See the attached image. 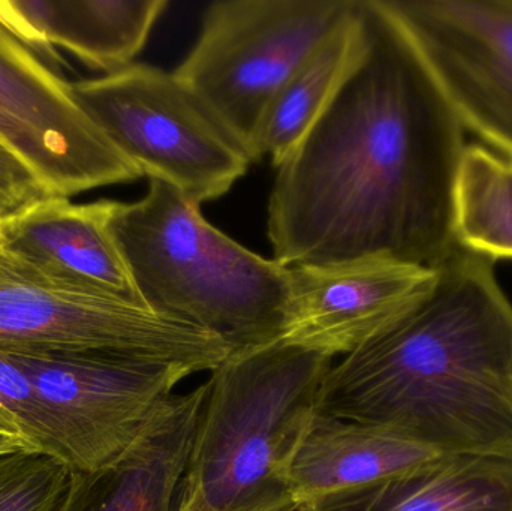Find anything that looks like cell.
Masks as SVG:
<instances>
[{"mask_svg": "<svg viewBox=\"0 0 512 511\" xmlns=\"http://www.w3.org/2000/svg\"><path fill=\"white\" fill-rule=\"evenodd\" d=\"M360 45L268 201L285 267L384 260L438 269L457 248L465 126L384 0H357Z\"/></svg>", "mask_w": 512, "mask_h": 511, "instance_id": "cell-1", "label": "cell"}, {"mask_svg": "<svg viewBox=\"0 0 512 511\" xmlns=\"http://www.w3.org/2000/svg\"><path fill=\"white\" fill-rule=\"evenodd\" d=\"M493 263L457 246L412 311L331 366L316 414L512 459V305Z\"/></svg>", "mask_w": 512, "mask_h": 511, "instance_id": "cell-2", "label": "cell"}, {"mask_svg": "<svg viewBox=\"0 0 512 511\" xmlns=\"http://www.w3.org/2000/svg\"><path fill=\"white\" fill-rule=\"evenodd\" d=\"M149 180L141 200L113 201L108 221L147 308L216 336L231 354L282 341L291 269L213 227L170 183Z\"/></svg>", "mask_w": 512, "mask_h": 511, "instance_id": "cell-3", "label": "cell"}, {"mask_svg": "<svg viewBox=\"0 0 512 511\" xmlns=\"http://www.w3.org/2000/svg\"><path fill=\"white\" fill-rule=\"evenodd\" d=\"M333 357L274 342L207 381L179 511H291V468Z\"/></svg>", "mask_w": 512, "mask_h": 511, "instance_id": "cell-4", "label": "cell"}, {"mask_svg": "<svg viewBox=\"0 0 512 511\" xmlns=\"http://www.w3.org/2000/svg\"><path fill=\"white\" fill-rule=\"evenodd\" d=\"M355 0H221L174 75L239 138L254 162L265 117L292 75Z\"/></svg>", "mask_w": 512, "mask_h": 511, "instance_id": "cell-5", "label": "cell"}, {"mask_svg": "<svg viewBox=\"0 0 512 511\" xmlns=\"http://www.w3.org/2000/svg\"><path fill=\"white\" fill-rule=\"evenodd\" d=\"M78 107L143 176L201 206L227 194L251 153L174 72L132 63L71 83Z\"/></svg>", "mask_w": 512, "mask_h": 511, "instance_id": "cell-6", "label": "cell"}, {"mask_svg": "<svg viewBox=\"0 0 512 511\" xmlns=\"http://www.w3.org/2000/svg\"><path fill=\"white\" fill-rule=\"evenodd\" d=\"M0 347L38 351H108L215 371L227 344L143 306L53 284L0 251Z\"/></svg>", "mask_w": 512, "mask_h": 511, "instance_id": "cell-7", "label": "cell"}, {"mask_svg": "<svg viewBox=\"0 0 512 511\" xmlns=\"http://www.w3.org/2000/svg\"><path fill=\"white\" fill-rule=\"evenodd\" d=\"M0 350L29 375L65 426L72 471L117 461L192 375L182 366L108 351Z\"/></svg>", "mask_w": 512, "mask_h": 511, "instance_id": "cell-8", "label": "cell"}, {"mask_svg": "<svg viewBox=\"0 0 512 511\" xmlns=\"http://www.w3.org/2000/svg\"><path fill=\"white\" fill-rule=\"evenodd\" d=\"M0 144L51 197L69 198L143 177L78 107L71 83L2 26Z\"/></svg>", "mask_w": 512, "mask_h": 511, "instance_id": "cell-9", "label": "cell"}, {"mask_svg": "<svg viewBox=\"0 0 512 511\" xmlns=\"http://www.w3.org/2000/svg\"><path fill=\"white\" fill-rule=\"evenodd\" d=\"M465 129L512 159V0H384Z\"/></svg>", "mask_w": 512, "mask_h": 511, "instance_id": "cell-10", "label": "cell"}, {"mask_svg": "<svg viewBox=\"0 0 512 511\" xmlns=\"http://www.w3.org/2000/svg\"><path fill=\"white\" fill-rule=\"evenodd\" d=\"M291 311L283 344L328 357L354 353L432 291L436 269L373 258L289 267Z\"/></svg>", "mask_w": 512, "mask_h": 511, "instance_id": "cell-11", "label": "cell"}, {"mask_svg": "<svg viewBox=\"0 0 512 511\" xmlns=\"http://www.w3.org/2000/svg\"><path fill=\"white\" fill-rule=\"evenodd\" d=\"M111 207V200L36 201L0 221V251L45 281L147 308L111 234Z\"/></svg>", "mask_w": 512, "mask_h": 511, "instance_id": "cell-12", "label": "cell"}, {"mask_svg": "<svg viewBox=\"0 0 512 511\" xmlns=\"http://www.w3.org/2000/svg\"><path fill=\"white\" fill-rule=\"evenodd\" d=\"M207 383L174 393L113 464L72 471L60 511H179Z\"/></svg>", "mask_w": 512, "mask_h": 511, "instance_id": "cell-13", "label": "cell"}, {"mask_svg": "<svg viewBox=\"0 0 512 511\" xmlns=\"http://www.w3.org/2000/svg\"><path fill=\"white\" fill-rule=\"evenodd\" d=\"M167 6V0H6L0 26L56 74L59 47L113 74L132 65Z\"/></svg>", "mask_w": 512, "mask_h": 511, "instance_id": "cell-14", "label": "cell"}, {"mask_svg": "<svg viewBox=\"0 0 512 511\" xmlns=\"http://www.w3.org/2000/svg\"><path fill=\"white\" fill-rule=\"evenodd\" d=\"M297 511H512V459L441 453L396 476L301 504Z\"/></svg>", "mask_w": 512, "mask_h": 511, "instance_id": "cell-15", "label": "cell"}, {"mask_svg": "<svg viewBox=\"0 0 512 511\" xmlns=\"http://www.w3.org/2000/svg\"><path fill=\"white\" fill-rule=\"evenodd\" d=\"M441 453L387 429L315 414L292 462L295 507L396 476Z\"/></svg>", "mask_w": 512, "mask_h": 511, "instance_id": "cell-16", "label": "cell"}, {"mask_svg": "<svg viewBox=\"0 0 512 511\" xmlns=\"http://www.w3.org/2000/svg\"><path fill=\"white\" fill-rule=\"evenodd\" d=\"M360 45L357 0L345 20L280 90L259 135V156L279 167L321 116L354 62Z\"/></svg>", "mask_w": 512, "mask_h": 511, "instance_id": "cell-17", "label": "cell"}, {"mask_svg": "<svg viewBox=\"0 0 512 511\" xmlns=\"http://www.w3.org/2000/svg\"><path fill=\"white\" fill-rule=\"evenodd\" d=\"M454 237L489 260H512V159L466 147L454 189Z\"/></svg>", "mask_w": 512, "mask_h": 511, "instance_id": "cell-18", "label": "cell"}, {"mask_svg": "<svg viewBox=\"0 0 512 511\" xmlns=\"http://www.w3.org/2000/svg\"><path fill=\"white\" fill-rule=\"evenodd\" d=\"M0 407L20 426L36 452L74 468L71 441L29 375L0 350Z\"/></svg>", "mask_w": 512, "mask_h": 511, "instance_id": "cell-19", "label": "cell"}, {"mask_svg": "<svg viewBox=\"0 0 512 511\" xmlns=\"http://www.w3.org/2000/svg\"><path fill=\"white\" fill-rule=\"evenodd\" d=\"M71 468L36 452L0 458V511H60Z\"/></svg>", "mask_w": 512, "mask_h": 511, "instance_id": "cell-20", "label": "cell"}, {"mask_svg": "<svg viewBox=\"0 0 512 511\" xmlns=\"http://www.w3.org/2000/svg\"><path fill=\"white\" fill-rule=\"evenodd\" d=\"M47 197L38 177L0 144V219Z\"/></svg>", "mask_w": 512, "mask_h": 511, "instance_id": "cell-21", "label": "cell"}, {"mask_svg": "<svg viewBox=\"0 0 512 511\" xmlns=\"http://www.w3.org/2000/svg\"><path fill=\"white\" fill-rule=\"evenodd\" d=\"M18 452H36V449L27 440L20 426L0 407V458Z\"/></svg>", "mask_w": 512, "mask_h": 511, "instance_id": "cell-22", "label": "cell"}, {"mask_svg": "<svg viewBox=\"0 0 512 511\" xmlns=\"http://www.w3.org/2000/svg\"><path fill=\"white\" fill-rule=\"evenodd\" d=\"M0 221H2V219H0Z\"/></svg>", "mask_w": 512, "mask_h": 511, "instance_id": "cell-23", "label": "cell"}]
</instances>
